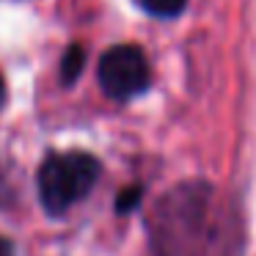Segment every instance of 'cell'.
<instances>
[{"label":"cell","instance_id":"obj_1","mask_svg":"<svg viewBox=\"0 0 256 256\" xmlns=\"http://www.w3.org/2000/svg\"><path fill=\"white\" fill-rule=\"evenodd\" d=\"M210 198V184L201 182L171 190L152 220V256H204Z\"/></svg>","mask_w":256,"mask_h":256},{"label":"cell","instance_id":"obj_2","mask_svg":"<svg viewBox=\"0 0 256 256\" xmlns=\"http://www.w3.org/2000/svg\"><path fill=\"white\" fill-rule=\"evenodd\" d=\"M100 160L88 152L50 154L39 168V198L50 215H61L91 193L100 179Z\"/></svg>","mask_w":256,"mask_h":256},{"label":"cell","instance_id":"obj_3","mask_svg":"<svg viewBox=\"0 0 256 256\" xmlns=\"http://www.w3.org/2000/svg\"><path fill=\"white\" fill-rule=\"evenodd\" d=\"M100 86L110 100H132V96L144 94L152 83V69L146 61L144 50L135 44H118L110 47L105 56L100 58Z\"/></svg>","mask_w":256,"mask_h":256},{"label":"cell","instance_id":"obj_4","mask_svg":"<svg viewBox=\"0 0 256 256\" xmlns=\"http://www.w3.org/2000/svg\"><path fill=\"white\" fill-rule=\"evenodd\" d=\"M86 64V56H83V47L80 44H72L66 52H64V61H61V80L64 83H74L80 78V69Z\"/></svg>","mask_w":256,"mask_h":256},{"label":"cell","instance_id":"obj_5","mask_svg":"<svg viewBox=\"0 0 256 256\" xmlns=\"http://www.w3.org/2000/svg\"><path fill=\"white\" fill-rule=\"evenodd\" d=\"M184 3L188 0H140V6L154 17H176V14H182Z\"/></svg>","mask_w":256,"mask_h":256},{"label":"cell","instance_id":"obj_6","mask_svg":"<svg viewBox=\"0 0 256 256\" xmlns=\"http://www.w3.org/2000/svg\"><path fill=\"white\" fill-rule=\"evenodd\" d=\"M138 201H140V188H127L116 198V210L118 212H130V210H135V206H138Z\"/></svg>","mask_w":256,"mask_h":256},{"label":"cell","instance_id":"obj_7","mask_svg":"<svg viewBox=\"0 0 256 256\" xmlns=\"http://www.w3.org/2000/svg\"><path fill=\"white\" fill-rule=\"evenodd\" d=\"M0 256H12V242L0 237Z\"/></svg>","mask_w":256,"mask_h":256},{"label":"cell","instance_id":"obj_8","mask_svg":"<svg viewBox=\"0 0 256 256\" xmlns=\"http://www.w3.org/2000/svg\"><path fill=\"white\" fill-rule=\"evenodd\" d=\"M3 100H6V86H3V80H0V108H3Z\"/></svg>","mask_w":256,"mask_h":256}]
</instances>
